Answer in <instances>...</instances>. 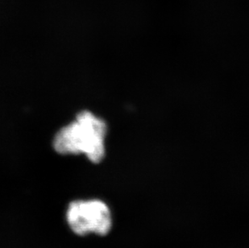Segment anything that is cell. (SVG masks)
<instances>
[{"instance_id":"cell-1","label":"cell","mask_w":249,"mask_h":248,"mask_svg":"<svg viewBox=\"0 0 249 248\" xmlns=\"http://www.w3.org/2000/svg\"><path fill=\"white\" fill-rule=\"evenodd\" d=\"M107 129L104 120L89 111H83L75 121L56 133L53 148L60 154H84L90 161L99 163L105 156Z\"/></svg>"},{"instance_id":"cell-2","label":"cell","mask_w":249,"mask_h":248,"mask_svg":"<svg viewBox=\"0 0 249 248\" xmlns=\"http://www.w3.org/2000/svg\"><path fill=\"white\" fill-rule=\"evenodd\" d=\"M66 220L73 232L82 236L90 233L106 235L112 227L108 206L96 199L71 202L66 211Z\"/></svg>"}]
</instances>
